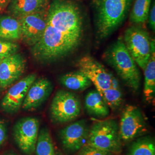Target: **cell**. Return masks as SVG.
Masks as SVG:
<instances>
[{
    "mask_svg": "<svg viewBox=\"0 0 155 155\" xmlns=\"http://www.w3.org/2000/svg\"><path fill=\"white\" fill-rule=\"evenodd\" d=\"M86 144L114 155L120 153L122 151V141L116 120L107 119L93 122L90 127Z\"/></svg>",
    "mask_w": 155,
    "mask_h": 155,
    "instance_id": "277c9868",
    "label": "cell"
},
{
    "mask_svg": "<svg viewBox=\"0 0 155 155\" xmlns=\"http://www.w3.org/2000/svg\"><path fill=\"white\" fill-rule=\"evenodd\" d=\"M105 58L127 87L137 92L141 85V73L122 39H118L111 45L106 52Z\"/></svg>",
    "mask_w": 155,
    "mask_h": 155,
    "instance_id": "3957f363",
    "label": "cell"
},
{
    "mask_svg": "<svg viewBox=\"0 0 155 155\" xmlns=\"http://www.w3.org/2000/svg\"><path fill=\"white\" fill-rule=\"evenodd\" d=\"M20 49L19 45L11 40L0 39V61L16 54Z\"/></svg>",
    "mask_w": 155,
    "mask_h": 155,
    "instance_id": "cb8c5ba5",
    "label": "cell"
},
{
    "mask_svg": "<svg viewBox=\"0 0 155 155\" xmlns=\"http://www.w3.org/2000/svg\"><path fill=\"white\" fill-rule=\"evenodd\" d=\"M21 31L18 18L10 15L0 16V39L16 41L20 40Z\"/></svg>",
    "mask_w": 155,
    "mask_h": 155,
    "instance_id": "ac0fdd59",
    "label": "cell"
},
{
    "mask_svg": "<svg viewBox=\"0 0 155 155\" xmlns=\"http://www.w3.org/2000/svg\"></svg>",
    "mask_w": 155,
    "mask_h": 155,
    "instance_id": "4dcf8cb0",
    "label": "cell"
},
{
    "mask_svg": "<svg viewBox=\"0 0 155 155\" xmlns=\"http://www.w3.org/2000/svg\"><path fill=\"white\" fill-rule=\"evenodd\" d=\"M3 155H18L16 153L13 152H12V151H8V152H6L5 153H4Z\"/></svg>",
    "mask_w": 155,
    "mask_h": 155,
    "instance_id": "f1b7e54d",
    "label": "cell"
},
{
    "mask_svg": "<svg viewBox=\"0 0 155 155\" xmlns=\"http://www.w3.org/2000/svg\"><path fill=\"white\" fill-rule=\"evenodd\" d=\"M35 152L36 155H56L52 139L47 127H43L39 131Z\"/></svg>",
    "mask_w": 155,
    "mask_h": 155,
    "instance_id": "44dd1931",
    "label": "cell"
},
{
    "mask_svg": "<svg viewBox=\"0 0 155 155\" xmlns=\"http://www.w3.org/2000/svg\"><path fill=\"white\" fill-rule=\"evenodd\" d=\"M77 155H116L107 151L100 150L94 147L90 146L87 144L84 145L83 147L78 152Z\"/></svg>",
    "mask_w": 155,
    "mask_h": 155,
    "instance_id": "d4e9b609",
    "label": "cell"
},
{
    "mask_svg": "<svg viewBox=\"0 0 155 155\" xmlns=\"http://www.w3.org/2000/svg\"><path fill=\"white\" fill-rule=\"evenodd\" d=\"M83 36V20L77 5L71 0H51L47 27L31 47V54L41 63L59 60L77 48Z\"/></svg>",
    "mask_w": 155,
    "mask_h": 155,
    "instance_id": "6da1fadb",
    "label": "cell"
},
{
    "mask_svg": "<svg viewBox=\"0 0 155 155\" xmlns=\"http://www.w3.org/2000/svg\"><path fill=\"white\" fill-rule=\"evenodd\" d=\"M148 22L150 24V28L153 31H155V1H153V3L152 4V5L151 6L150 9L148 16Z\"/></svg>",
    "mask_w": 155,
    "mask_h": 155,
    "instance_id": "4316f807",
    "label": "cell"
},
{
    "mask_svg": "<svg viewBox=\"0 0 155 155\" xmlns=\"http://www.w3.org/2000/svg\"><path fill=\"white\" fill-rule=\"evenodd\" d=\"M26 67V60L17 52L0 61V89H5L22 76Z\"/></svg>",
    "mask_w": 155,
    "mask_h": 155,
    "instance_id": "4fadbf2b",
    "label": "cell"
},
{
    "mask_svg": "<svg viewBox=\"0 0 155 155\" xmlns=\"http://www.w3.org/2000/svg\"><path fill=\"white\" fill-rule=\"evenodd\" d=\"M127 155H155V143L152 137L146 136L136 140Z\"/></svg>",
    "mask_w": 155,
    "mask_h": 155,
    "instance_id": "603a6c76",
    "label": "cell"
},
{
    "mask_svg": "<svg viewBox=\"0 0 155 155\" xmlns=\"http://www.w3.org/2000/svg\"><path fill=\"white\" fill-rule=\"evenodd\" d=\"M51 0H11L7 11L11 16L19 18L48 9Z\"/></svg>",
    "mask_w": 155,
    "mask_h": 155,
    "instance_id": "9a60e30c",
    "label": "cell"
},
{
    "mask_svg": "<svg viewBox=\"0 0 155 155\" xmlns=\"http://www.w3.org/2000/svg\"><path fill=\"white\" fill-rule=\"evenodd\" d=\"M144 97L148 102L154 100L155 94V40L150 43V60L144 68Z\"/></svg>",
    "mask_w": 155,
    "mask_h": 155,
    "instance_id": "2e32d148",
    "label": "cell"
},
{
    "mask_svg": "<svg viewBox=\"0 0 155 155\" xmlns=\"http://www.w3.org/2000/svg\"><path fill=\"white\" fill-rule=\"evenodd\" d=\"M11 0H0V12L4 11L7 9Z\"/></svg>",
    "mask_w": 155,
    "mask_h": 155,
    "instance_id": "83f0119b",
    "label": "cell"
},
{
    "mask_svg": "<svg viewBox=\"0 0 155 155\" xmlns=\"http://www.w3.org/2000/svg\"><path fill=\"white\" fill-rule=\"evenodd\" d=\"M101 95L111 109L115 110L121 105L123 101L122 91L118 79L113 74L110 87L104 91Z\"/></svg>",
    "mask_w": 155,
    "mask_h": 155,
    "instance_id": "ffe728a7",
    "label": "cell"
},
{
    "mask_svg": "<svg viewBox=\"0 0 155 155\" xmlns=\"http://www.w3.org/2000/svg\"><path fill=\"white\" fill-rule=\"evenodd\" d=\"M59 82L67 89L78 91L84 90L92 85L89 78L79 70L62 75L59 78Z\"/></svg>",
    "mask_w": 155,
    "mask_h": 155,
    "instance_id": "d6986e66",
    "label": "cell"
},
{
    "mask_svg": "<svg viewBox=\"0 0 155 155\" xmlns=\"http://www.w3.org/2000/svg\"><path fill=\"white\" fill-rule=\"evenodd\" d=\"M40 121L34 117H26L18 120L13 128V137L17 147L26 155L35 152L39 133Z\"/></svg>",
    "mask_w": 155,
    "mask_h": 155,
    "instance_id": "52a82bcc",
    "label": "cell"
},
{
    "mask_svg": "<svg viewBox=\"0 0 155 155\" xmlns=\"http://www.w3.org/2000/svg\"><path fill=\"white\" fill-rule=\"evenodd\" d=\"M147 124L142 111L136 106L127 105L122 111L119 134L121 141L128 143L145 132Z\"/></svg>",
    "mask_w": 155,
    "mask_h": 155,
    "instance_id": "ba28073f",
    "label": "cell"
},
{
    "mask_svg": "<svg viewBox=\"0 0 155 155\" xmlns=\"http://www.w3.org/2000/svg\"><path fill=\"white\" fill-rule=\"evenodd\" d=\"M122 40L134 61L144 70L150 56L151 40L149 33L143 28L132 26L125 30Z\"/></svg>",
    "mask_w": 155,
    "mask_h": 155,
    "instance_id": "8992f818",
    "label": "cell"
},
{
    "mask_svg": "<svg viewBox=\"0 0 155 155\" xmlns=\"http://www.w3.org/2000/svg\"><path fill=\"white\" fill-rule=\"evenodd\" d=\"M8 137V127L5 121L0 117V148L5 143Z\"/></svg>",
    "mask_w": 155,
    "mask_h": 155,
    "instance_id": "484cf974",
    "label": "cell"
},
{
    "mask_svg": "<svg viewBox=\"0 0 155 155\" xmlns=\"http://www.w3.org/2000/svg\"><path fill=\"white\" fill-rule=\"evenodd\" d=\"M77 66L78 70L89 78L100 94L110 87L113 74L93 57L83 56L78 61Z\"/></svg>",
    "mask_w": 155,
    "mask_h": 155,
    "instance_id": "9c48e42d",
    "label": "cell"
},
{
    "mask_svg": "<svg viewBox=\"0 0 155 155\" xmlns=\"http://www.w3.org/2000/svg\"><path fill=\"white\" fill-rule=\"evenodd\" d=\"M48 9L18 18L21 25L22 41L29 47L35 45L44 33L47 25Z\"/></svg>",
    "mask_w": 155,
    "mask_h": 155,
    "instance_id": "8fae6325",
    "label": "cell"
},
{
    "mask_svg": "<svg viewBox=\"0 0 155 155\" xmlns=\"http://www.w3.org/2000/svg\"><path fill=\"white\" fill-rule=\"evenodd\" d=\"M90 127L86 120L73 122L59 131V137L63 148L69 154L78 152L88 139Z\"/></svg>",
    "mask_w": 155,
    "mask_h": 155,
    "instance_id": "30bf717a",
    "label": "cell"
},
{
    "mask_svg": "<svg viewBox=\"0 0 155 155\" xmlns=\"http://www.w3.org/2000/svg\"><path fill=\"white\" fill-rule=\"evenodd\" d=\"M81 104L76 94L66 90L56 93L50 107L51 120L56 124L71 122L80 116Z\"/></svg>",
    "mask_w": 155,
    "mask_h": 155,
    "instance_id": "5b68a950",
    "label": "cell"
},
{
    "mask_svg": "<svg viewBox=\"0 0 155 155\" xmlns=\"http://www.w3.org/2000/svg\"><path fill=\"white\" fill-rule=\"evenodd\" d=\"M133 0H94L97 35L101 39L109 36L122 24Z\"/></svg>",
    "mask_w": 155,
    "mask_h": 155,
    "instance_id": "7a4b0ae2",
    "label": "cell"
},
{
    "mask_svg": "<svg viewBox=\"0 0 155 155\" xmlns=\"http://www.w3.org/2000/svg\"><path fill=\"white\" fill-rule=\"evenodd\" d=\"M52 90L53 85L49 79L36 78L28 90L21 108L25 111L36 110L48 98Z\"/></svg>",
    "mask_w": 155,
    "mask_h": 155,
    "instance_id": "5bb4252c",
    "label": "cell"
},
{
    "mask_svg": "<svg viewBox=\"0 0 155 155\" xmlns=\"http://www.w3.org/2000/svg\"><path fill=\"white\" fill-rule=\"evenodd\" d=\"M152 0H135L130 15V21L135 24H143L148 20Z\"/></svg>",
    "mask_w": 155,
    "mask_h": 155,
    "instance_id": "7402d4cb",
    "label": "cell"
},
{
    "mask_svg": "<svg viewBox=\"0 0 155 155\" xmlns=\"http://www.w3.org/2000/svg\"><path fill=\"white\" fill-rule=\"evenodd\" d=\"M36 78V74H31L14 84L1 100V109L9 114L16 113L21 108L28 90Z\"/></svg>",
    "mask_w": 155,
    "mask_h": 155,
    "instance_id": "7c38bea8",
    "label": "cell"
},
{
    "mask_svg": "<svg viewBox=\"0 0 155 155\" xmlns=\"http://www.w3.org/2000/svg\"><path fill=\"white\" fill-rule=\"evenodd\" d=\"M84 105L89 115L98 118H105L110 114V108L102 95L97 90H91L86 95Z\"/></svg>",
    "mask_w": 155,
    "mask_h": 155,
    "instance_id": "e0dca14e",
    "label": "cell"
},
{
    "mask_svg": "<svg viewBox=\"0 0 155 155\" xmlns=\"http://www.w3.org/2000/svg\"><path fill=\"white\" fill-rule=\"evenodd\" d=\"M56 155H63L61 152H58L57 153H56Z\"/></svg>",
    "mask_w": 155,
    "mask_h": 155,
    "instance_id": "f546056e",
    "label": "cell"
}]
</instances>
